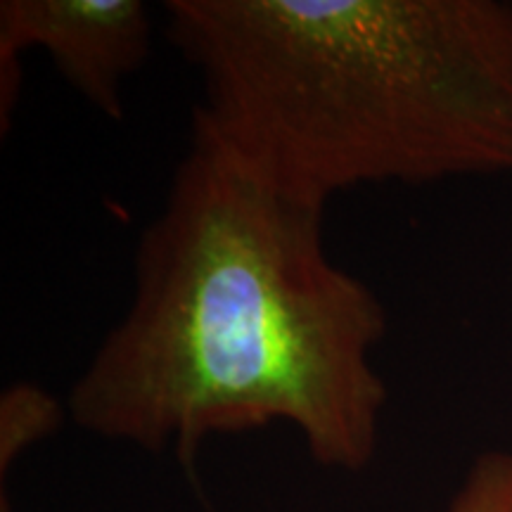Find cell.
Wrapping results in <instances>:
<instances>
[{
  "label": "cell",
  "mask_w": 512,
  "mask_h": 512,
  "mask_svg": "<svg viewBox=\"0 0 512 512\" xmlns=\"http://www.w3.org/2000/svg\"><path fill=\"white\" fill-rule=\"evenodd\" d=\"M323 216L192 136L140 233L131 304L69 394L76 425L190 467L209 437L283 422L320 467L366 470L387 311L325 252Z\"/></svg>",
  "instance_id": "1"
},
{
  "label": "cell",
  "mask_w": 512,
  "mask_h": 512,
  "mask_svg": "<svg viewBox=\"0 0 512 512\" xmlns=\"http://www.w3.org/2000/svg\"><path fill=\"white\" fill-rule=\"evenodd\" d=\"M192 136L325 209L368 183L512 176L510 0H169Z\"/></svg>",
  "instance_id": "2"
},
{
  "label": "cell",
  "mask_w": 512,
  "mask_h": 512,
  "mask_svg": "<svg viewBox=\"0 0 512 512\" xmlns=\"http://www.w3.org/2000/svg\"><path fill=\"white\" fill-rule=\"evenodd\" d=\"M43 50L88 105L124 117V83L152 50V12L140 0H3L0 3V126H10L19 64Z\"/></svg>",
  "instance_id": "3"
},
{
  "label": "cell",
  "mask_w": 512,
  "mask_h": 512,
  "mask_svg": "<svg viewBox=\"0 0 512 512\" xmlns=\"http://www.w3.org/2000/svg\"><path fill=\"white\" fill-rule=\"evenodd\" d=\"M69 411L48 389L38 384H12L0 396V475L17 463V458L38 441L60 430Z\"/></svg>",
  "instance_id": "4"
},
{
  "label": "cell",
  "mask_w": 512,
  "mask_h": 512,
  "mask_svg": "<svg viewBox=\"0 0 512 512\" xmlns=\"http://www.w3.org/2000/svg\"><path fill=\"white\" fill-rule=\"evenodd\" d=\"M444 512H512V451L482 453Z\"/></svg>",
  "instance_id": "5"
}]
</instances>
